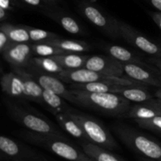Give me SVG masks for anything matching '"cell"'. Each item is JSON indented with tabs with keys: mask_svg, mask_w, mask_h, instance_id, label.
Wrapping results in <instances>:
<instances>
[{
	"mask_svg": "<svg viewBox=\"0 0 161 161\" xmlns=\"http://www.w3.org/2000/svg\"><path fill=\"white\" fill-rule=\"evenodd\" d=\"M71 91L77 105L96 110L106 116H124L131 107L130 101L115 93H95L73 89Z\"/></svg>",
	"mask_w": 161,
	"mask_h": 161,
	"instance_id": "6da1fadb",
	"label": "cell"
},
{
	"mask_svg": "<svg viewBox=\"0 0 161 161\" xmlns=\"http://www.w3.org/2000/svg\"><path fill=\"white\" fill-rule=\"evenodd\" d=\"M112 128L116 136L130 149L142 157L161 161V143L158 141L122 123L115 124Z\"/></svg>",
	"mask_w": 161,
	"mask_h": 161,
	"instance_id": "7a4b0ae2",
	"label": "cell"
},
{
	"mask_svg": "<svg viewBox=\"0 0 161 161\" xmlns=\"http://www.w3.org/2000/svg\"><path fill=\"white\" fill-rule=\"evenodd\" d=\"M21 135L24 139L28 142L44 148L65 160L80 161L87 156L84 152H80L72 146L62 135L42 134L27 130L22 132Z\"/></svg>",
	"mask_w": 161,
	"mask_h": 161,
	"instance_id": "3957f363",
	"label": "cell"
},
{
	"mask_svg": "<svg viewBox=\"0 0 161 161\" xmlns=\"http://www.w3.org/2000/svg\"><path fill=\"white\" fill-rule=\"evenodd\" d=\"M5 105L11 119L31 131L42 134L62 135L56 126L47 118L25 109L11 100L5 99Z\"/></svg>",
	"mask_w": 161,
	"mask_h": 161,
	"instance_id": "277c9868",
	"label": "cell"
},
{
	"mask_svg": "<svg viewBox=\"0 0 161 161\" xmlns=\"http://www.w3.org/2000/svg\"><path fill=\"white\" fill-rule=\"evenodd\" d=\"M58 78L61 79L64 83H87L92 82H104L119 86H135L148 88L147 85L136 81L127 76L119 77L113 75H104L99 72L91 71L86 68H82L74 70H64L58 74Z\"/></svg>",
	"mask_w": 161,
	"mask_h": 161,
	"instance_id": "5b68a950",
	"label": "cell"
},
{
	"mask_svg": "<svg viewBox=\"0 0 161 161\" xmlns=\"http://www.w3.org/2000/svg\"><path fill=\"white\" fill-rule=\"evenodd\" d=\"M70 115L83 128L88 142L109 150L119 149V145L109 130L93 116L70 111Z\"/></svg>",
	"mask_w": 161,
	"mask_h": 161,
	"instance_id": "8992f818",
	"label": "cell"
},
{
	"mask_svg": "<svg viewBox=\"0 0 161 161\" xmlns=\"http://www.w3.org/2000/svg\"><path fill=\"white\" fill-rule=\"evenodd\" d=\"M79 8L83 15L104 34L113 39L120 38L119 20L109 17L98 7L86 2L80 3Z\"/></svg>",
	"mask_w": 161,
	"mask_h": 161,
	"instance_id": "52a82bcc",
	"label": "cell"
},
{
	"mask_svg": "<svg viewBox=\"0 0 161 161\" xmlns=\"http://www.w3.org/2000/svg\"><path fill=\"white\" fill-rule=\"evenodd\" d=\"M119 25L120 38L150 56L161 58V45L153 42L136 28L125 22L119 20Z\"/></svg>",
	"mask_w": 161,
	"mask_h": 161,
	"instance_id": "ba28073f",
	"label": "cell"
},
{
	"mask_svg": "<svg viewBox=\"0 0 161 161\" xmlns=\"http://www.w3.org/2000/svg\"><path fill=\"white\" fill-rule=\"evenodd\" d=\"M26 69L44 90L53 91L58 95L61 96L66 101H69L71 103L76 105L75 98L72 94L71 89H68L66 87L65 85L64 84V82L61 79L56 75L45 73L32 64H30Z\"/></svg>",
	"mask_w": 161,
	"mask_h": 161,
	"instance_id": "9c48e42d",
	"label": "cell"
},
{
	"mask_svg": "<svg viewBox=\"0 0 161 161\" xmlns=\"http://www.w3.org/2000/svg\"><path fill=\"white\" fill-rule=\"evenodd\" d=\"M2 55L11 69H28L34 53L31 43L14 42Z\"/></svg>",
	"mask_w": 161,
	"mask_h": 161,
	"instance_id": "30bf717a",
	"label": "cell"
},
{
	"mask_svg": "<svg viewBox=\"0 0 161 161\" xmlns=\"http://www.w3.org/2000/svg\"><path fill=\"white\" fill-rule=\"evenodd\" d=\"M84 68L104 75L119 77L126 76L122 63L110 56H89Z\"/></svg>",
	"mask_w": 161,
	"mask_h": 161,
	"instance_id": "8fae6325",
	"label": "cell"
},
{
	"mask_svg": "<svg viewBox=\"0 0 161 161\" xmlns=\"http://www.w3.org/2000/svg\"><path fill=\"white\" fill-rule=\"evenodd\" d=\"M126 76L147 86L161 88V74L155 68L136 64H123Z\"/></svg>",
	"mask_w": 161,
	"mask_h": 161,
	"instance_id": "7c38bea8",
	"label": "cell"
},
{
	"mask_svg": "<svg viewBox=\"0 0 161 161\" xmlns=\"http://www.w3.org/2000/svg\"><path fill=\"white\" fill-rule=\"evenodd\" d=\"M42 13L47 17L53 20L64 28L66 31L72 35L84 36L87 34L85 28L69 14L61 10L53 9V6L42 10Z\"/></svg>",
	"mask_w": 161,
	"mask_h": 161,
	"instance_id": "4fadbf2b",
	"label": "cell"
},
{
	"mask_svg": "<svg viewBox=\"0 0 161 161\" xmlns=\"http://www.w3.org/2000/svg\"><path fill=\"white\" fill-rule=\"evenodd\" d=\"M0 150L8 158L18 161L33 160L36 157L31 149L4 135L0 136Z\"/></svg>",
	"mask_w": 161,
	"mask_h": 161,
	"instance_id": "5bb4252c",
	"label": "cell"
},
{
	"mask_svg": "<svg viewBox=\"0 0 161 161\" xmlns=\"http://www.w3.org/2000/svg\"><path fill=\"white\" fill-rule=\"evenodd\" d=\"M1 86L3 92L9 97L17 100H27L23 80L13 70L3 75Z\"/></svg>",
	"mask_w": 161,
	"mask_h": 161,
	"instance_id": "9a60e30c",
	"label": "cell"
},
{
	"mask_svg": "<svg viewBox=\"0 0 161 161\" xmlns=\"http://www.w3.org/2000/svg\"><path fill=\"white\" fill-rule=\"evenodd\" d=\"M23 80L25 86V94L28 101L36 102L42 105V91L43 88L33 78L26 69H12Z\"/></svg>",
	"mask_w": 161,
	"mask_h": 161,
	"instance_id": "2e32d148",
	"label": "cell"
},
{
	"mask_svg": "<svg viewBox=\"0 0 161 161\" xmlns=\"http://www.w3.org/2000/svg\"><path fill=\"white\" fill-rule=\"evenodd\" d=\"M105 50L108 53V56L112 57L122 64H136L145 67H151L149 64L143 62L139 57L120 46L105 45Z\"/></svg>",
	"mask_w": 161,
	"mask_h": 161,
	"instance_id": "e0dca14e",
	"label": "cell"
},
{
	"mask_svg": "<svg viewBox=\"0 0 161 161\" xmlns=\"http://www.w3.org/2000/svg\"><path fill=\"white\" fill-rule=\"evenodd\" d=\"M70 111L71 110H69L65 113H59V114L54 116L57 121L61 127V128L64 129L72 137L77 138V139L82 140L83 142H88L87 138H86L83 128L80 127L78 122L71 116Z\"/></svg>",
	"mask_w": 161,
	"mask_h": 161,
	"instance_id": "ac0fdd59",
	"label": "cell"
},
{
	"mask_svg": "<svg viewBox=\"0 0 161 161\" xmlns=\"http://www.w3.org/2000/svg\"><path fill=\"white\" fill-rule=\"evenodd\" d=\"M82 149L83 152L94 161H125L113 153L109 149L101 147L91 142H83Z\"/></svg>",
	"mask_w": 161,
	"mask_h": 161,
	"instance_id": "d6986e66",
	"label": "cell"
},
{
	"mask_svg": "<svg viewBox=\"0 0 161 161\" xmlns=\"http://www.w3.org/2000/svg\"><path fill=\"white\" fill-rule=\"evenodd\" d=\"M42 97V105L47 107L53 116L70 110L65 99L53 91L43 89Z\"/></svg>",
	"mask_w": 161,
	"mask_h": 161,
	"instance_id": "ffe728a7",
	"label": "cell"
},
{
	"mask_svg": "<svg viewBox=\"0 0 161 161\" xmlns=\"http://www.w3.org/2000/svg\"><path fill=\"white\" fill-rule=\"evenodd\" d=\"M53 58L61 64L64 70H74L84 68L89 56L83 54V53L67 52L63 54L53 56Z\"/></svg>",
	"mask_w": 161,
	"mask_h": 161,
	"instance_id": "44dd1931",
	"label": "cell"
},
{
	"mask_svg": "<svg viewBox=\"0 0 161 161\" xmlns=\"http://www.w3.org/2000/svg\"><path fill=\"white\" fill-rule=\"evenodd\" d=\"M118 94L123 96L130 102L143 103L153 98L147 88L135 86H119Z\"/></svg>",
	"mask_w": 161,
	"mask_h": 161,
	"instance_id": "7402d4cb",
	"label": "cell"
},
{
	"mask_svg": "<svg viewBox=\"0 0 161 161\" xmlns=\"http://www.w3.org/2000/svg\"><path fill=\"white\" fill-rule=\"evenodd\" d=\"M47 42L52 44L64 51L72 52V53H83V52H87L91 50L89 44L85 41L82 40L64 39L59 37Z\"/></svg>",
	"mask_w": 161,
	"mask_h": 161,
	"instance_id": "603a6c76",
	"label": "cell"
},
{
	"mask_svg": "<svg viewBox=\"0 0 161 161\" xmlns=\"http://www.w3.org/2000/svg\"><path fill=\"white\" fill-rule=\"evenodd\" d=\"M0 29L8 35L13 42H31L29 33L25 25H14L6 21L1 24Z\"/></svg>",
	"mask_w": 161,
	"mask_h": 161,
	"instance_id": "cb8c5ba5",
	"label": "cell"
},
{
	"mask_svg": "<svg viewBox=\"0 0 161 161\" xmlns=\"http://www.w3.org/2000/svg\"><path fill=\"white\" fill-rule=\"evenodd\" d=\"M119 85L112 84L104 82H92L87 83H72L69 88L73 90L89 91L95 93H115L117 94Z\"/></svg>",
	"mask_w": 161,
	"mask_h": 161,
	"instance_id": "d4e9b609",
	"label": "cell"
},
{
	"mask_svg": "<svg viewBox=\"0 0 161 161\" xmlns=\"http://www.w3.org/2000/svg\"><path fill=\"white\" fill-rule=\"evenodd\" d=\"M45 73L58 75L64 70L53 57H33L31 64Z\"/></svg>",
	"mask_w": 161,
	"mask_h": 161,
	"instance_id": "484cf974",
	"label": "cell"
},
{
	"mask_svg": "<svg viewBox=\"0 0 161 161\" xmlns=\"http://www.w3.org/2000/svg\"><path fill=\"white\" fill-rule=\"evenodd\" d=\"M157 116H161L160 113L146 102H143L130 107L124 116L134 119H146Z\"/></svg>",
	"mask_w": 161,
	"mask_h": 161,
	"instance_id": "4316f807",
	"label": "cell"
},
{
	"mask_svg": "<svg viewBox=\"0 0 161 161\" xmlns=\"http://www.w3.org/2000/svg\"><path fill=\"white\" fill-rule=\"evenodd\" d=\"M31 47L33 53L36 57H53L67 53L64 50H61L58 47L47 42L31 43Z\"/></svg>",
	"mask_w": 161,
	"mask_h": 161,
	"instance_id": "83f0119b",
	"label": "cell"
},
{
	"mask_svg": "<svg viewBox=\"0 0 161 161\" xmlns=\"http://www.w3.org/2000/svg\"><path fill=\"white\" fill-rule=\"evenodd\" d=\"M29 33L30 40L32 43H42V42H47L48 41L53 40V39L59 38L60 36L51 32V31H46L43 29L33 28V27L26 26Z\"/></svg>",
	"mask_w": 161,
	"mask_h": 161,
	"instance_id": "f1b7e54d",
	"label": "cell"
},
{
	"mask_svg": "<svg viewBox=\"0 0 161 161\" xmlns=\"http://www.w3.org/2000/svg\"><path fill=\"white\" fill-rule=\"evenodd\" d=\"M140 127L161 133V116L146 119H134Z\"/></svg>",
	"mask_w": 161,
	"mask_h": 161,
	"instance_id": "f546056e",
	"label": "cell"
},
{
	"mask_svg": "<svg viewBox=\"0 0 161 161\" xmlns=\"http://www.w3.org/2000/svg\"><path fill=\"white\" fill-rule=\"evenodd\" d=\"M19 1L22 2L25 4L28 5L30 6H32V7L39 8L41 9V11L47 9V8L52 7L45 0H19Z\"/></svg>",
	"mask_w": 161,
	"mask_h": 161,
	"instance_id": "4dcf8cb0",
	"label": "cell"
},
{
	"mask_svg": "<svg viewBox=\"0 0 161 161\" xmlns=\"http://www.w3.org/2000/svg\"><path fill=\"white\" fill-rule=\"evenodd\" d=\"M14 42L11 41L8 35L4 31L0 29V52L1 53L10 47Z\"/></svg>",
	"mask_w": 161,
	"mask_h": 161,
	"instance_id": "1f68e13d",
	"label": "cell"
},
{
	"mask_svg": "<svg viewBox=\"0 0 161 161\" xmlns=\"http://www.w3.org/2000/svg\"><path fill=\"white\" fill-rule=\"evenodd\" d=\"M17 0H0V7L13 11L17 4Z\"/></svg>",
	"mask_w": 161,
	"mask_h": 161,
	"instance_id": "d6a6232c",
	"label": "cell"
},
{
	"mask_svg": "<svg viewBox=\"0 0 161 161\" xmlns=\"http://www.w3.org/2000/svg\"><path fill=\"white\" fill-rule=\"evenodd\" d=\"M146 103H147L149 105H150L151 107H153V108H155L156 110H157L161 115V100L160 99L157 98V97H156V98H152L149 101H148V102H146Z\"/></svg>",
	"mask_w": 161,
	"mask_h": 161,
	"instance_id": "836d02e7",
	"label": "cell"
},
{
	"mask_svg": "<svg viewBox=\"0 0 161 161\" xmlns=\"http://www.w3.org/2000/svg\"><path fill=\"white\" fill-rule=\"evenodd\" d=\"M149 63L150 64H152V65L161 74V58L153 57V58L149 59Z\"/></svg>",
	"mask_w": 161,
	"mask_h": 161,
	"instance_id": "e575fe53",
	"label": "cell"
},
{
	"mask_svg": "<svg viewBox=\"0 0 161 161\" xmlns=\"http://www.w3.org/2000/svg\"><path fill=\"white\" fill-rule=\"evenodd\" d=\"M150 16L157 26L161 29V12L151 13Z\"/></svg>",
	"mask_w": 161,
	"mask_h": 161,
	"instance_id": "d590c367",
	"label": "cell"
},
{
	"mask_svg": "<svg viewBox=\"0 0 161 161\" xmlns=\"http://www.w3.org/2000/svg\"><path fill=\"white\" fill-rule=\"evenodd\" d=\"M9 11L7 9L0 7V21H1V23L6 21V20L9 17Z\"/></svg>",
	"mask_w": 161,
	"mask_h": 161,
	"instance_id": "8d00e7d4",
	"label": "cell"
},
{
	"mask_svg": "<svg viewBox=\"0 0 161 161\" xmlns=\"http://www.w3.org/2000/svg\"><path fill=\"white\" fill-rule=\"evenodd\" d=\"M146 1L149 2L159 12H161V0H146Z\"/></svg>",
	"mask_w": 161,
	"mask_h": 161,
	"instance_id": "74e56055",
	"label": "cell"
},
{
	"mask_svg": "<svg viewBox=\"0 0 161 161\" xmlns=\"http://www.w3.org/2000/svg\"><path fill=\"white\" fill-rule=\"evenodd\" d=\"M47 3H48L50 6H55L58 5V3H59L60 0H45Z\"/></svg>",
	"mask_w": 161,
	"mask_h": 161,
	"instance_id": "f35d334b",
	"label": "cell"
},
{
	"mask_svg": "<svg viewBox=\"0 0 161 161\" xmlns=\"http://www.w3.org/2000/svg\"><path fill=\"white\" fill-rule=\"evenodd\" d=\"M154 95H155L156 97H157V98L160 99L161 100V88H159V89L156 91Z\"/></svg>",
	"mask_w": 161,
	"mask_h": 161,
	"instance_id": "ab89813d",
	"label": "cell"
},
{
	"mask_svg": "<svg viewBox=\"0 0 161 161\" xmlns=\"http://www.w3.org/2000/svg\"><path fill=\"white\" fill-rule=\"evenodd\" d=\"M139 161H157V160H152V159L147 158V157H140Z\"/></svg>",
	"mask_w": 161,
	"mask_h": 161,
	"instance_id": "60d3db41",
	"label": "cell"
},
{
	"mask_svg": "<svg viewBox=\"0 0 161 161\" xmlns=\"http://www.w3.org/2000/svg\"><path fill=\"white\" fill-rule=\"evenodd\" d=\"M80 161H94V160H93V159H91V157H88V156H86V157H85V158L82 159V160H80Z\"/></svg>",
	"mask_w": 161,
	"mask_h": 161,
	"instance_id": "b9f144b4",
	"label": "cell"
},
{
	"mask_svg": "<svg viewBox=\"0 0 161 161\" xmlns=\"http://www.w3.org/2000/svg\"><path fill=\"white\" fill-rule=\"evenodd\" d=\"M14 161H18V160H14Z\"/></svg>",
	"mask_w": 161,
	"mask_h": 161,
	"instance_id": "7bdbcfd3",
	"label": "cell"
},
{
	"mask_svg": "<svg viewBox=\"0 0 161 161\" xmlns=\"http://www.w3.org/2000/svg\"><path fill=\"white\" fill-rule=\"evenodd\" d=\"M160 45H161V42H160Z\"/></svg>",
	"mask_w": 161,
	"mask_h": 161,
	"instance_id": "ee69618b",
	"label": "cell"
}]
</instances>
